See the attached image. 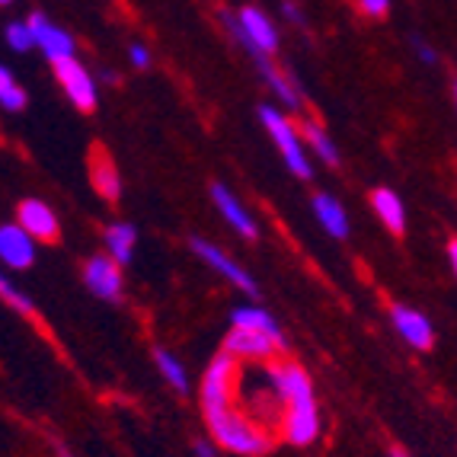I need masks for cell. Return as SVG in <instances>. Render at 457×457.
Instances as JSON below:
<instances>
[{"instance_id": "1", "label": "cell", "mask_w": 457, "mask_h": 457, "mask_svg": "<svg viewBox=\"0 0 457 457\" xmlns=\"http://www.w3.org/2000/svg\"><path fill=\"white\" fill-rule=\"evenodd\" d=\"M266 374L282 403V416H278L282 438L295 448L313 445L320 438V410H317V396H313L307 371L295 361H269Z\"/></svg>"}, {"instance_id": "2", "label": "cell", "mask_w": 457, "mask_h": 457, "mask_svg": "<svg viewBox=\"0 0 457 457\" xmlns=\"http://www.w3.org/2000/svg\"><path fill=\"white\" fill-rule=\"evenodd\" d=\"M205 422H208V428H212V442L218 445V448L234 451V454L256 457L272 448L269 432H262L256 422L246 420L234 403L218 406V410H205Z\"/></svg>"}, {"instance_id": "3", "label": "cell", "mask_w": 457, "mask_h": 457, "mask_svg": "<svg viewBox=\"0 0 457 457\" xmlns=\"http://www.w3.org/2000/svg\"><path fill=\"white\" fill-rule=\"evenodd\" d=\"M260 122L266 125L269 137L275 141V147L282 151V161L288 167V173H295L297 179H311L313 176V163L307 157V147L297 135V129L291 125V119L275 106H260Z\"/></svg>"}, {"instance_id": "4", "label": "cell", "mask_w": 457, "mask_h": 457, "mask_svg": "<svg viewBox=\"0 0 457 457\" xmlns=\"http://www.w3.org/2000/svg\"><path fill=\"white\" fill-rule=\"evenodd\" d=\"M189 246H192V253H195L198 260L205 262V266H212L214 272L221 275V278H228L234 288H240L244 295H250V297L260 295V288H256V282H253V275L246 272V269L240 266L237 260H230L228 253H224L218 244H212V240H205V237H192Z\"/></svg>"}, {"instance_id": "5", "label": "cell", "mask_w": 457, "mask_h": 457, "mask_svg": "<svg viewBox=\"0 0 457 457\" xmlns=\"http://www.w3.org/2000/svg\"><path fill=\"white\" fill-rule=\"evenodd\" d=\"M54 77H58V84L62 90L68 93V99L74 103L80 112H93L99 103V90H96V80L93 74L84 68V62H77V58H64V62H54Z\"/></svg>"}, {"instance_id": "6", "label": "cell", "mask_w": 457, "mask_h": 457, "mask_svg": "<svg viewBox=\"0 0 457 457\" xmlns=\"http://www.w3.org/2000/svg\"><path fill=\"white\" fill-rule=\"evenodd\" d=\"M26 26H29V32H32V46L46 54L52 64L64 62V58H74L77 46H74V38H71V32L62 29L58 23H52L46 13H32L29 20H26Z\"/></svg>"}, {"instance_id": "7", "label": "cell", "mask_w": 457, "mask_h": 457, "mask_svg": "<svg viewBox=\"0 0 457 457\" xmlns=\"http://www.w3.org/2000/svg\"><path fill=\"white\" fill-rule=\"evenodd\" d=\"M16 224L36 240V244H54L62 237V221L54 214L52 205H46L42 198H23L16 208Z\"/></svg>"}, {"instance_id": "8", "label": "cell", "mask_w": 457, "mask_h": 457, "mask_svg": "<svg viewBox=\"0 0 457 457\" xmlns=\"http://www.w3.org/2000/svg\"><path fill=\"white\" fill-rule=\"evenodd\" d=\"M38 260V246L29 234H26L20 224H0V266L13 269V272H23L32 269Z\"/></svg>"}, {"instance_id": "9", "label": "cell", "mask_w": 457, "mask_h": 457, "mask_svg": "<svg viewBox=\"0 0 457 457\" xmlns=\"http://www.w3.org/2000/svg\"><path fill=\"white\" fill-rule=\"evenodd\" d=\"M390 323H394L396 333L403 336V343L412 345L416 352H428L435 345L432 320H428L422 311H416V307L394 304V307H390Z\"/></svg>"}, {"instance_id": "10", "label": "cell", "mask_w": 457, "mask_h": 457, "mask_svg": "<svg viewBox=\"0 0 457 457\" xmlns=\"http://www.w3.org/2000/svg\"><path fill=\"white\" fill-rule=\"evenodd\" d=\"M84 282H87V288H90L96 297H103V301H119V297H122V288H125L122 266L109 260L106 253L90 256L84 266Z\"/></svg>"}, {"instance_id": "11", "label": "cell", "mask_w": 457, "mask_h": 457, "mask_svg": "<svg viewBox=\"0 0 457 457\" xmlns=\"http://www.w3.org/2000/svg\"><path fill=\"white\" fill-rule=\"evenodd\" d=\"M228 355H234L237 361H272L278 355V345L269 339V336L256 333V329L244 327H230L228 339H224V349Z\"/></svg>"}, {"instance_id": "12", "label": "cell", "mask_w": 457, "mask_h": 457, "mask_svg": "<svg viewBox=\"0 0 457 457\" xmlns=\"http://www.w3.org/2000/svg\"><path fill=\"white\" fill-rule=\"evenodd\" d=\"M208 195H212L214 208L221 212V218L230 224V228L237 230L240 237H246V240H253V237L260 234V228H256V221H253V214L244 208V202L234 195V192L228 189L224 183H212L208 186Z\"/></svg>"}, {"instance_id": "13", "label": "cell", "mask_w": 457, "mask_h": 457, "mask_svg": "<svg viewBox=\"0 0 457 457\" xmlns=\"http://www.w3.org/2000/svg\"><path fill=\"white\" fill-rule=\"evenodd\" d=\"M230 327H244V329H256V333L269 336L275 345L282 352H288V339H285L282 327H278V320H275L272 313L266 311V307H256V304H244L237 307L234 313H230Z\"/></svg>"}, {"instance_id": "14", "label": "cell", "mask_w": 457, "mask_h": 457, "mask_svg": "<svg viewBox=\"0 0 457 457\" xmlns=\"http://www.w3.org/2000/svg\"><path fill=\"white\" fill-rule=\"evenodd\" d=\"M311 208H313V218L323 224V230H327L329 237H339V240L349 237V214H345V208L339 205L336 195L317 192V195L311 198Z\"/></svg>"}, {"instance_id": "15", "label": "cell", "mask_w": 457, "mask_h": 457, "mask_svg": "<svg viewBox=\"0 0 457 457\" xmlns=\"http://www.w3.org/2000/svg\"><path fill=\"white\" fill-rule=\"evenodd\" d=\"M90 179L106 202H119V195H122V176H119V167L112 163V157L103 154L99 147L90 157Z\"/></svg>"}, {"instance_id": "16", "label": "cell", "mask_w": 457, "mask_h": 457, "mask_svg": "<svg viewBox=\"0 0 457 457\" xmlns=\"http://www.w3.org/2000/svg\"><path fill=\"white\" fill-rule=\"evenodd\" d=\"M371 208H374V214L381 218V224L390 230V234H403L406 230V208H403V198L396 195L394 189H374L371 192Z\"/></svg>"}, {"instance_id": "17", "label": "cell", "mask_w": 457, "mask_h": 457, "mask_svg": "<svg viewBox=\"0 0 457 457\" xmlns=\"http://www.w3.org/2000/svg\"><path fill=\"white\" fill-rule=\"evenodd\" d=\"M103 240H106V256H109V260L119 262V266H129L131 256H135V244H137L135 224H129V221L109 224L106 234H103Z\"/></svg>"}, {"instance_id": "18", "label": "cell", "mask_w": 457, "mask_h": 457, "mask_svg": "<svg viewBox=\"0 0 457 457\" xmlns=\"http://www.w3.org/2000/svg\"><path fill=\"white\" fill-rule=\"evenodd\" d=\"M297 135H301L304 147H311V151H313V157H320V161L329 163V167H336V163H339V147H336V141L327 135V129H323L320 122L307 119L304 129L297 131Z\"/></svg>"}, {"instance_id": "19", "label": "cell", "mask_w": 457, "mask_h": 457, "mask_svg": "<svg viewBox=\"0 0 457 457\" xmlns=\"http://www.w3.org/2000/svg\"><path fill=\"white\" fill-rule=\"evenodd\" d=\"M154 361H157V368H161V378L176 390V394H189V374H186V365L176 359L173 352L157 349L154 352Z\"/></svg>"}, {"instance_id": "20", "label": "cell", "mask_w": 457, "mask_h": 457, "mask_svg": "<svg viewBox=\"0 0 457 457\" xmlns=\"http://www.w3.org/2000/svg\"><path fill=\"white\" fill-rule=\"evenodd\" d=\"M0 301H7L16 313H23V317H36V301H32L26 291H20L13 282H10V275L0 269Z\"/></svg>"}, {"instance_id": "21", "label": "cell", "mask_w": 457, "mask_h": 457, "mask_svg": "<svg viewBox=\"0 0 457 457\" xmlns=\"http://www.w3.org/2000/svg\"><path fill=\"white\" fill-rule=\"evenodd\" d=\"M4 38H7V46L13 48V52H29L32 48V32H29V26H26V20L10 23L7 32H4Z\"/></svg>"}, {"instance_id": "22", "label": "cell", "mask_w": 457, "mask_h": 457, "mask_svg": "<svg viewBox=\"0 0 457 457\" xmlns=\"http://www.w3.org/2000/svg\"><path fill=\"white\" fill-rule=\"evenodd\" d=\"M0 106L7 109V112H20V109L26 106V90L20 84H13L4 96H0Z\"/></svg>"}, {"instance_id": "23", "label": "cell", "mask_w": 457, "mask_h": 457, "mask_svg": "<svg viewBox=\"0 0 457 457\" xmlns=\"http://www.w3.org/2000/svg\"><path fill=\"white\" fill-rule=\"evenodd\" d=\"M412 48H416V54H420V62L422 64H428V68H435V64H438V52H435L432 46H428L426 38H412Z\"/></svg>"}, {"instance_id": "24", "label": "cell", "mask_w": 457, "mask_h": 457, "mask_svg": "<svg viewBox=\"0 0 457 457\" xmlns=\"http://www.w3.org/2000/svg\"><path fill=\"white\" fill-rule=\"evenodd\" d=\"M359 10L365 16H374V20H381V16H387L390 0H359Z\"/></svg>"}, {"instance_id": "25", "label": "cell", "mask_w": 457, "mask_h": 457, "mask_svg": "<svg viewBox=\"0 0 457 457\" xmlns=\"http://www.w3.org/2000/svg\"><path fill=\"white\" fill-rule=\"evenodd\" d=\"M129 54H131V64H135V68H141V71L151 68V52H147L145 46H137L135 42V46L129 48Z\"/></svg>"}, {"instance_id": "26", "label": "cell", "mask_w": 457, "mask_h": 457, "mask_svg": "<svg viewBox=\"0 0 457 457\" xmlns=\"http://www.w3.org/2000/svg\"><path fill=\"white\" fill-rule=\"evenodd\" d=\"M282 13H285V20H291V23H295V26H307L304 13H301V7H297L295 0H285V7H282Z\"/></svg>"}, {"instance_id": "27", "label": "cell", "mask_w": 457, "mask_h": 457, "mask_svg": "<svg viewBox=\"0 0 457 457\" xmlns=\"http://www.w3.org/2000/svg\"><path fill=\"white\" fill-rule=\"evenodd\" d=\"M195 457H218V445L214 442H205V438H202V442H195Z\"/></svg>"}, {"instance_id": "28", "label": "cell", "mask_w": 457, "mask_h": 457, "mask_svg": "<svg viewBox=\"0 0 457 457\" xmlns=\"http://www.w3.org/2000/svg\"><path fill=\"white\" fill-rule=\"evenodd\" d=\"M13 84H16V80H13V74H10V68H4V64H0V96H4V93H7Z\"/></svg>"}, {"instance_id": "29", "label": "cell", "mask_w": 457, "mask_h": 457, "mask_svg": "<svg viewBox=\"0 0 457 457\" xmlns=\"http://www.w3.org/2000/svg\"><path fill=\"white\" fill-rule=\"evenodd\" d=\"M445 256H448V266L457 269V240H454V237H451L448 244H445Z\"/></svg>"}, {"instance_id": "30", "label": "cell", "mask_w": 457, "mask_h": 457, "mask_svg": "<svg viewBox=\"0 0 457 457\" xmlns=\"http://www.w3.org/2000/svg\"><path fill=\"white\" fill-rule=\"evenodd\" d=\"M390 457H410L406 451H390Z\"/></svg>"}, {"instance_id": "31", "label": "cell", "mask_w": 457, "mask_h": 457, "mask_svg": "<svg viewBox=\"0 0 457 457\" xmlns=\"http://www.w3.org/2000/svg\"><path fill=\"white\" fill-rule=\"evenodd\" d=\"M4 4H13V0H0V7H4Z\"/></svg>"}]
</instances>
